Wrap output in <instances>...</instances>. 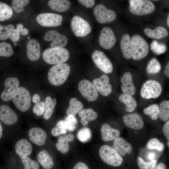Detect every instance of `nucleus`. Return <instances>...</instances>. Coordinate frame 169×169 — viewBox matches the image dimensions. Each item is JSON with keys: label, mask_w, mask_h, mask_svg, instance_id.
Instances as JSON below:
<instances>
[{"label": "nucleus", "mask_w": 169, "mask_h": 169, "mask_svg": "<svg viewBox=\"0 0 169 169\" xmlns=\"http://www.w3.org/2000/svg\"><path fill=\"white\" fill-rule=\"evenodd\" d=\"M93 13L97 21L100 24L112 22L117 17L115 11L108 9L101 4L95 6L93 10Z\"/></svg>", "instance_id": "obj_8"}, {"label": "nucleus", "mask_w": 169, "mask_h": 169, "mask_svg": "<svg viewBox=\"0 0 169 169\" xmlns=\"http://www.w3.org/2000/svg\"><path fill=\"white\" fill-rule=\"evenodd\" d=\"M29 2V0H13L12 1V6L16 13H19L22 11H25L23 8Z\"/></svg>", "instance_id": "obj_42"}, {"label": "nucleus", "mask_w": 169, "mask_h": 169, "mask_svg": "<svg viewBox=\"0 0 169 169\" xmlns=\"http://www.w3.org/2000/svg\"><path fill=\"white\" fill-rule=\"evenodd\" d=\"M48 4L52 9L63 12L69 9L71 3L68 0H50L49 1Z\"/></svg>", "instance_id": "obj_31"}, {"label": "nucleus", "mask_w": 169, "mask_h": 169, "mask_svg": "<svg viewBox=\"0 0 169 169\" xmlns=\"http://www.w3.org/2000/svg\"><path fill=\"white\" fill-rule=\"evenodd\" d=\"M143 31L147 36L151 38L160 39L166 37L168 35L167 30L161 26L157 27L154 29L146 28Z\"/></svg>", "instance_id": "obj_28"}, {"label": "nucleus", "mask_w": 169, "mask_h": 169, "mask_svg": "<svg viewBox=\"0 0 169 169\" xmlns=\"http://www.w3.org/2000/svg\"><path fill=\"white\" fill-rule=\"evenodd\" d=\"M80 117V122L84 126L87 125L90 121L95 120L98 116L97 113L91 108L82 109L79 113Z\"/></svg>", "instance_id": "obj_29"}, {"label": "nucleus", "mask_w": 169, "mask_h": 169, "mask_svg": "<svg viewBox=\"0 0 169 169\" xmlns=\"http://www.w3.org/2000/svg\"><path fill=\"white\" fill-rule=\"evenodd\" d=\"M37 159L38 162L45 169H50L54 166L53 159L46 150H43L38 154Z\"/></svg>", "instance_id": "obj_27"}, {"label": "nucleus", "mask_w": 169, "mask_h": 169, "mask_svg": "<svg viewBox=\"0 0 169 169\" xmlns=\"http://www.w3.org/2000/svg\"><path fill=\"white\" fill-rule=\"evenodd\" d=\"M122 85L121 89L123 93L132 96L136 92V88L133 81L131 74L128 72L125 73L121 78Z\"/></svg>", "instance_id": "obj_20"}, {"label": "nucleus", "mask_w": 169, "mask_h": 169, "mask_svg": "<svg viewBox=\"0 0 169 169\" xmlns=\"http://www.w3.org/2000/svg\"><path fill=\"white\" fill-rule=\"evenodd\" d=\"M16 29L18 30L20 33L22 35H27L28 34L29 30L27 28H23V25L20 23H18L16 26Z\"/></svg>", "instance_id": "obj_52"}, {"label": "nucleus", "mask_w": 169, "mask_h": 169, "mask_svg": "<svg viewBox=\"0 0 169 169\" xmlns=\"http://www.w3.org/2000/svg\"><path fill=\"white\" fill-rule=\"evenodd\" d=\"M3 133L2 126L0 122V139L2 137Z\"/></svg>", "instance_id": "obj_59"}, {"label": "nucleus", "mask_w": 169, "mask_h": 169, "mask_svg": "<svg viewBox=\"0 0 169 169\" xmlns=\"http://www.w3.org/2000/svg\"><path fill=\"white\" fill-rule=\"evenodd\" d=\"M70 72L69 66L66 63L55 64L50 69L48 77L51 84L55 86L63 84L66 80Z\"/></svg>", "instance_id": "obj_1"}, {"label": "nucleus", "mask_w": 169, "mask_h": 169, "mask_svg": "<svg viewBox=\"0 0 169 169\" xmlns=\"http://www.w3.org/2000/svg\"><path fill=\"white\" fill-rule=\"evenodd\" d=\"M166 50V45L164 44L159 43L157 44L153 51L157 54H160L165 52Z\"/></svg>", "instance_id": "obj_48"}, {"label": "nucleus", "mask_w": 169, "mask_h": 169, "mask_svg": "<svg viewBox=\"0 0 169 169\" xmlns=\"http://www.w3.org/2000/svg\"><path fill=\"white\" fill-rule=\"evenodd\" d=\"M113 147L120 155L125 156L132 150L131 144L121 137H118L114 140Z\"/></svg>", "instance_id": "obj_24"}, {"label": "nucleus", "mask_w": 169, "mask_h": 169, "mask_svg": "<svg viewBox=\"0 0 169 169\" xmlns=\"http://www.w3.org/2000/svg\"><path fill=\"white\" fill-rule=\"evenodd\" d=\"M15 149L16 153L21 158L29 156L33 151L31 143L25 139H21L17 142Z\"/></svg>", "instance_id": "obj_22"}, {"label": "nucleus", "mask_w": 169, "mask_h": 169, "mask_svg": "<svg viewBox=\"0 0 169 169\" xmlns=\"http://www.w3.org/2000/svg\"><path fill=\"white\" fill-rule=\"evenodd\" d=\"M37 23L41 25L46 27H55L62 24L63 18L59 14L51 13H40L36 18Z\"/></svg>", "instance_id": "obj_12"}, {"label": "nucleus", "mask_w": 169, "mask_h": 169, "mask_svg": "<svg viewBox=\"0 0 169 169\" xmlns=\"http://www.w3.org/2000/svg\"><path fill=\"white\" fill-rule=\"evenodd\" d=\"M42 56L46 63L50 64H57L67 61L69 57V53L65 48H50L44 51Z\"/></svg>", "instance_id": "obj_2"}, {"label": "nucleus", "mask_w": 169, "mask_h": 169, "mask_svg": "<svg viewBox=\"0 0 169 169\" xmlns=\"http://www.w3.org/2000/svg\"><path fill=\"white\" fill-rule=\"evenodd\" d=\"M44 102H40L36 104L33 106V111L38 116H40L43 114L44 111Z\"/></svg>", "instance_id": "obj_47"}, {"label": "nucleus", "mask_w": 169, "mask_h": 169, "mask_svg": "<svg viewBox=\"0 0 169 169\" xmlns=\"http://www.w3.org/2000/svg\"><path fill=\"white\" fill-rule=\"evenodd\" d=\"M0 120L5 124L11 125L18 120L16 113L9 107L3 105L0 106Z\"/></svg>", "instance_id": "obj_18"}, {"label": "nucleus", "mask_w": 169, "mask_h": 169, "mask_svg": "<svg viewBox=\"0 0 169 169\" xmlns=\"http://www.w3.org/2000/svg\"><path fill=\"white\" fill-rule=\"evenodd\" d=\"M13 14V10L10 6L0 2V21H3L9 19Z\"/></svg>", "instance_id": "obj_35"}, {"label": "nucleus", "mask_w": 169, "mask_h": 169, "mask_svg": "<svg viewBox=\"0 0 169 169\" xmlns=\"http://www.w3.org/2000/svg\"><path fill=\"white\" fill-rule=\"evenodd\" d=\"M33 102L35 104H37L40 102V97L37 94H34L32 98Z\"/></svg>", "instance_id": "obj_54"}, {"label": "nucleus", "mask_w": 169, "mask_h": 169, "mask_svg": "<svg viewBox=\"0 0 169 169\" xmlns=\"http://www.w3.org/2000/svg\"><path fill=\"white\" fill-rule=\"evenodd\" d=\"M100 132L102 139L105 142L114 140L119 137L120 135V132L118 129L112 128L106 123L102 125Z\"/></svg>", "instance_id": "obj_23"}, {"label": "nucleus", "mask_w": 169, "mask_h": 169, "mask_svg": "<svg viewBox=\"0 0 169 169\" xmlns=\"http://www.w3.org/2000/svg\"><path fill=\"white\" fill-rule=\"evenodd\" d=\"M91 137V131L90 129L87 127H84L79 130L77 134V139L83 143L89 141Z\"/></svg>", "instance_id": "obj_39"}, {"label": "nucleus", "mask_w": 169, "mask_h": 169, "mask_svg": "<svg viewBox=\"0 0 169 169\" xmlns=\"http://www.w3.org/2000/svg\"><path fill=\"white\" fill-rule=\"evenodd\" d=\"M99 154L105 163L112 166H119L123 161L121 156L113 147L107 145H103L100 147Z\"/></svg>", "instance_id": "obj_4"}, {"label": "nucleus", "mask_w": 169, "mask_h": 169, "mask_svg": "<svg viewBox=\"0 0 169 169\" xmlns=\"http://www.w3.org/2000/svg\"><path fill=\"white\" fill-rule=\"evenodd\" d=\"M161 65L156 58H153L149 62L146 67V71L149 74H154L160 72Z\"/></svg>", "instance_id": "obj_37"}, {"label": "nucleus", "mask_w": 169, "mask_h": 169, "mask_svg": "<svg viewBox=\"0 0 169 169\" xmlns=\"http://www.w3.org/2000/svg\"><path fill=\"white\" fill-rule=\"evenodd\" d=\"M28 136L30 141L38 146H42L45 143L47 137L46 131L41 128H31L28 132Z\"/></svg>", "instance_id": "obj_19"}, {"label": "nucleus", "mask_w": 169, "mask_h": 169, "mask_svg": "<svg viewBox=\"0 0 169 169\" xmlns=\"http://www.w3.org/2000/svg\"><path fill=\"white\" fill-rule=\"evenodd\" d=\"M13 100L16 107L22 112L27 111L30 107L31 95L28 90L25 87L18 88L13 97Z\"/></svg>", "instance_id": "obj_5"}, {"label": "nucleus", "mask_w": 169, "mask_h": 169, "mask_svg": "<svg viewBox=\"0 0 169 169\" xmlns=\"http://www.w3.org/2000/svg\"><path fill=\"white\" fill-rule=\"evenodd\" d=\"M56 103V100L55 98L52 99L49 96L46 98L43 113V117L45 119L49 120L51 117Z\"/></svg>", "instance_id": "obj_33"}, {"label": "nucleus", "mask_w": 169, "mask_h": 169, "mask_svg": "<svg viewBox=\"0 0 169 169\" xmlns=\"http://www.w3.org/2000/svg\"><path fill=\"white\" fill-rule=\"evenodd\" d=\"M18 79L13 77L8 78L4 82L5 89L1 95L2 100L5 102L11 100L19 86Z\"/></svg>", "instance_id": "obj_14"}, {"label": "nucleus", "mask_w": 169, "mask_h": 169, "mask_svg": "<svg viewBox=\"0 0 169 169\" xmlns=\"http://www.w3.org/2000/svg\"><path fill=\"white\" fill-rule=\"evenodd\" d=\"M74 139V136L72 133L60 136L58 139V142L56 144L57 149L63 154L67 153L69 149L68 142L73 141Z\"/></svg>", "instance_id": "obj_25"}, {"label": "nucleus", "mask_w": 169, "mask_h": 169, "mask_svg": "<svg viewBox=\"0 0 169 169\" xmlns=\"http://www.w3.org/2000/svg\"><path fill=\"white\" fill-rule=\"evenodd\" d=\"M156 163L157 160L155 159L146 162L140 157L138 158V166L140 169H154L156 166Z\"/></svg>", "instance_id": "obj_43"}, {"label": "nucleus", "mask_w": 169, "mask_h": 169, "mask_svg": "<svg viewBox=\"0 0 169 169\" xmlns=\"http://www.w3.org/2000/svg\"><path fill=\"white\" fill-rule=\"evenodd\" d=\"M70 25L73 32L78 37L85 36L91 31V28L89 23L78 15L73 17Z\"/></svg>", "instance_id": "obj_9"}, {"label": "nucleus", "mask_w": 169, "mask_h": 169, "mask_svg": "<svg viewBox=\"0 0 169 169\" xmlns=\"http://www.w3.org/2000/svg\"><path fill=\"white\" fill-rule=\"evenodd\" d=\"M116 38L113 31L109 27L103 28L101 30L99 38L100 45L105 49H109L115 45Z\"/></svg>", "instance_id": "obj_15"}, {"label": "nucleus", "mask_w": 169, "mask_h": 169, "mask_svg": "<svg viewBox=\"0 0 169 169\" xmlns=\"http://www.w3.org/2000/svg\"><path fill=\"white\" fill-rule=\"evenodd\" d=\"M167 145H168V146L169 147V141L168 142Z\"/></svg>", "instance_id": "obj_61"}, {"label": "nucleus", "mask_w": 169, "mask_h": 169, "mask_svg": "<svg viewBox=\"0 0 169 169\" xmlns=\"http://www.w3.org/2000/svg\"><path fill=\"white\" fill-rule=\"evenodd\" d=\"M154 169H166V166L164 163H160L156 166Z\"/></svg>", "instance_id": "obj_56"}, {"label": "nucleus", "mask_w": 169, "mask_h": 169, "mask_svg": "<svg viewBox=\"0 0 169 169\" xmlns=\"http://www.w3.org/2000/svg\"><path fill=\"white\" fill-rule=\"evenodd\" d=\"M164 74L166 77H169V62L166 65L164 69Z\"/></svg>", "instance_id": "obj_55"}, {"label": "nucleus", "mask_w": 169, "mask_h": 169, "mask_svg": "<svg viewBox=\"0 0 169 169\" xmlns=\"http://www.w3.org/2000/svg\"><path fill=\"white\" fill-rule=\"evenodd\" d=\"M93 83L97 91L104 96H108L112 92V87L110 83V79L105 74L94 79Z\"/></svg>", "instance_id": "obj_16"}, {"label": "nucleus", "mask_w": 169, "mask_h": 169, "mask_svg": "<svg viewBox=\"0 0 169 169\" xmlns=\"http://www.w3.org/2000/svg\"><path fill=\"white\" fill-rule=\"evenodd\" d=\"M163 133L166 139L169 140V120H168L164 124L163 127Z\"/></svg>", "instance_id": "obj_51"}, {"label": "nucleus", "mask_w": 169, "mask_h": 169, "mask_svg": "<svg viewBox=\"0 0 169 169\" xmlns=\"http://www.w3.org/2000/svg\"><path fill=\"white\" fill-rule=\"evenodd\" d=\"M164 144L156 138L151 139L147 144V148L149 150L155 149L160 151H162L164 149Z\"/></svg>", "instance_id": "obj_44"}, {"label": "nucleus", "mask_w": 169, "mask_h": 169, "mask_svg": "<svg viewBox=\"0 0 169 169\" xmlns=\"http://www.w3.org/2000/svg\"><path fill=\"white\" fill-rule=\"evenodd\" d=\"M120 45L124 57L127 59H131L132 56V46L131 38L129 34L125 33L123 35Z\"/></svg>", "instance_id": "obj_26"}, {"label": "nucleus", "mask_w": 169, "mask_h": 169, "mask_svg": "<svg viewBox=\"0 0 169 169\" xmlns=\"http://www.w3.org/2000/svg\"><path fill=\"white\" fill-rule=\"evenodd\" d=\"M78 1L81 4L87 8H92L95 3L94 0H79Z\"/></svg>", "instance_id": "obj_50"}, {"label": "nucleus", "mask_w": 169, "mask_h": 169, "mask_svg": "<svg viewBox=\"0 0 169 169\" xmlns=\"http://www.w3.org/2000/svg\"><path fill=\"white\" fill-rule=\"evenodd\" d=\"M73 169H89L87 166L82 162L78 163L74 166Z\"/></svg>", "instance_id": "obj_53"}, {"label": "nucleus", "mask_w": 169, "mask_h": 169, "mask_svg": "<svg viewBox=\"0 0 169 169\" xmlns=\"http://www.w3.org/2000/svg\"><path fill=\"white\" fill-rule=\"evenodd\" d=\"M29 38H30V37H28V39H29Z\"/></svg>", "instance_id": "obj_63"}, {"label": "nucleus", "mask_w": 169, "mask_h": 169, "mask_svg": "<svg viewBox=\"0 0 169 169\" xmlns=\"http://www.w3.org/2000/svg\"><path fill=\"white\" fill-rule=\"evenodd\" d=\"M24 169H39V165L35 161L33 160L28 157L21 158Z\"/></svg>", "instance_id": "obj_45"}, {"label": "nucleus", "mask_w": 169, "mask_h": 169, "mask_svg": "<svg viewBox=\"0 0 169 169\" xmlns=\"http://www.w3.org/2000/svg\"><path fill=\"white\" fill-rule=\"evenodd\" d=\"M132 59L139 60L145 57L148 54L149 46L148 43L141 36L133 35L131 38Z\"/></svg>", "instance_id": "obj_3"}, {"label": "nucleus", "mask_w": 169, "mask_h": 169, "mask_svg": "<svg viewBox=\"0 0 169 169\" xmlns=\"http://www.w3.org/2000/svg\"><path fill=\"white\" fill-rule=\"evenodd\" d=\"M162 87L159 82L153 79L146 81L141 88L140 94L143 98L149 99L158 98L161 94Z\"/></svg>", "instance_id": "obj_7"}, {"label": "nucleus", "mask_w": 169, "mask_h": 169, "mask_svg": "<svg viewBox=\"0 0 169 169\" xmlns=\"http://www.w3.org/2000/svg\"><path fill=\"white\" fill-rule=\"evenodd\" d=\"M26 53L28 57L30 60L35 61L38 59L41 55L39 42L34 39L29 40L27 45Z\"/></svg>", "instance_id": "obj_21"}, {"label": "nucleus", "mask_w": 169, "mask_h": 169, "mask_svg": "<svg viewBox=\"0 0 169 169\" xmlns=\"http://www.w3.org/2000/svg\"><path fill=\"white\" fill-rule=\"evenodd\" d=\"M20 32L16 28H14L12 32L10 38L13 42H16L19 40Z\"/></svg>", "instance_id": "obj_49"}, {"label": "nucleus", "mask_w": 169, "mask_h": 169, "mask_svg": "<svg viewBox=\"0 0 169 169\" xmlns=\"http://www.w3.org/2000/svg\"><path fill=\"white\" fill-rule=\"evenodd\" d=\"M44 39L46 42L52 41L50 46L51 48H63L68 43L67 37L55 30L47 32L44 36Z\"/></svg>", "instance_id": "obj_13"}, {"label": "nucleus", "mask_w": 169, "mask_h": 169, "mask_svg": "<svg viewBox=\"0 0 169 169\" xmlns=\"http://www.w3.org/2000/svg\"><path fill=\"white\" fill-rule=\"evenodd\" d=\"M13 52L10 44L6 42L0 43V56L9 57L13 55Z\"/></svg>", "instance_id": "obj_41"}, {"label": "nucleus", "mask_w": 169, "mask_h": 169, "mask_svg": "<svg viewBox=\"0 0 169 169\" xmlns=\"http://www.w3.org/2000/svg\"><path fill=\"white\" fill-rule=\"evenodd\" d=\"M159 117L163 121H166L169 119V100H164L159 106Z\"/></svg>", "instance_id": "obj_34"}, {"label": "nucleus", "mask_w": 169, "mask_h": 169, "mask_svg": "<svg viewBox=\"0 0 169 169\" xmlns=\"http://www.w3.org/2000/svg\"><path fill=\"white\" fill-rule=\"evenodd\" d=\"M14 29V26L13 24L3 26L0 24V40H4L8 39Z\"/></svg>", "instance_id": "obj_40"}, {"label": "nucleus", "mask_w": 169, "mask_h": 169, "mask_svg": "<svg viewBox=\"0 0 169 169\" xmlns=\"http://www.w3.org/2000/svg\"><path fill=\"white\" fill-rule=\"evenodd\" d=\"M69 105L66 110V113L69 117H74L83 109V105L80 101L75 98L71 99L69 101Z\"/></svg>", "instance_id": "obj_32"}, {"label": "nucleus", "mask_w": 169, "mask_h": 169, "mask_svg": "<svg viewBox=\"0 0 169 169\" xmlns=\"http://www.w3.org/2000/svg\"><path fill=\"white\" fill-rule=\"evenodd\" d=\"M68 124L66 120H59L57 123L56 126L52 129L51 133L54 136L64 134L67 133L66 130L68 129Z\"/></svg>", "instance_id": "obj_36"}, {"label": "nucleus", "mask_w": 169, "mask_h": 169, "mask_svg": "<svg viewBox=\"0 0 169 169\" xmlns=\"http://www.w3.org/2000/svg\"><path fill=\"white\" fill-rule=\"evenodd\" d=\"M129 9L133 14L143 16L153 12L155 8L153 3L147 0H131L129 1Z\"/></svg>", "instance_id": "obj_6"}, {"label": "nucleus", "mask_w": 169, "mask_h": 169, "mask_svg": "<svg viewBox=\"0 0 169 169\" xmlns=\"http://www.w3.org/2000/svg\"><path fill=\"white\" fill-rule=\"evenodd\" d=\"M91 57L96 66L103 72L106 74L112 72V64L103 52L96 50L93 52Z\"/></svg>", "instance_id": "obj_10"}, {"label": "nucleus", "mask_w": 169, "mask_h": 169, "mask_svg": "<svg viewBox=\"0 0 169 169\" xmlns=\"http://www.w3.org/2000/svg\"><path fill=\"white\" fill-rule=\"evenodd\" d=\"M144 113L149 116L153 120H156L159 117V106L157 104H151L145 108Z\"/></svg>", "instance_id": "obj_38"}, {"label": "nucleus", "mask_w": 169, "mask_h": 169, "mask_svg": "<svg viewBox=\"0 0 169 169\" xmlns=\"http://www.w3.org/2000/svg\"><path fill=\"white\" fill-rule=\"evenodd\" d=\"M14 45H17V44L16 43H15L14 44Z\"/></svg>", "instance_id": "obj_62"}, {"label": "nucleus", "mask_w": 169, "mask_h": 169, "mask_svg": "<svg viewBox=\"0 0 169 169\" xmlns=\"http://www.w3.org/2000/svg\"><path fill=\"white\" fill-rule=\"evenodd\" d=\"M155 156V153L152 152H149L148 153L147 155L148 158L149 160H153Z\"/></svg>", "instance_id": "obj_58"}, {"label": "nucleus", "mask_w": 169, "mask_h": 169, "mask_svg": "<svg viewBox=\"0 0 169 169\" xmlns=\"http://www.w3.org/2000/svg\"><path fill=\"white\" fill-rule=\"evenodd\" d=\"M122 120L126 126L134 130H140L144 125L143 118L137 113L124 115L122 117Z\"/></svg>", "instance_id": "obj_17"}, {"label": "nucleus", "mask_w": 169, "mask_h": 169, "mask_svg": "<svg viewBox=\"0 0 169 169\" xmlns=\"http://www.w3.org/2000/svg\"><path fill=\"white\" fill-rule=\"evenodd\" d=\"M78 87V89L82 96L89 102L94 101L98 98V92L90 81L83 79L79 82Z\"/></svg>", "instance_id": "obj_11"}, {"label": "nucleus", "mask_w": 169, "mask_h": 169, "mask_svg": "<svg viewBox=\"0 0 169 169\" xmlns=\"http://www.w3.org/2000/svg\"><path fill=\"white\" fill-rule=\"evenodd\" d=\"M65 120L68 123V127L67 130L70 131H74L76 128L78 123V121L74 117L67 116L65 118Z\"/></svg>", "instance_id": "obj_46"}, {"label": "nucleus", "mask_w": 169, "mask_h": 169, "mask_svg": "<svg viewBox=\"0 0 169 169\" xmlns=\"http://www.w3.org/2000/svg\"><path fill=\"white\" fill-rule=\"evenodd\" d=\"M158 42L155 40H153L152 41L151 44V49L153 51L155 49Z\"/></svg>", "instance_id": "obj_57"}, {"label": "nucleus", "mask_w": 169, "mask_h": 169, "mask_svg": "<svg viewBox=\"0 0 169 169\" xmlns=\"http://www.w3.org/2000/svg\"><path fill=\"white\" fill-rule=\"evenodd\" d=\"M167 25L168 26V27H169V14H168V15L167 17Z\"/></svg>", "instance_id": "obj_60"}, {"label": "nucleus", "mask_w": 169, "mask_h": 169, "mask_svg": "<svg viewBox=\"0 0 169 169\" xmlns=\"http://www.w3.org/2000/svg\"><path fill=\"white\" fill-rule=\"evenodd\" d=\"M119 100L125 104V110L129 112L133 111L137 106V102L132 96L124 93L119 97Z\"/></svg>", "instance_id": "obj_30"}]
</instances>
